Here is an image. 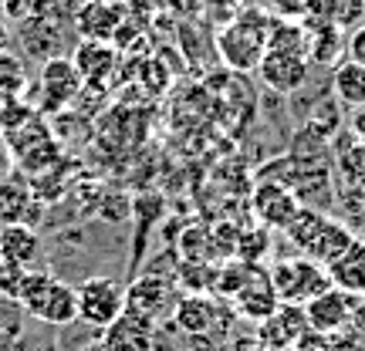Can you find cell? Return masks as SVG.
Masks as SVG:
<instances>
[{"label": "cell", "instance_id": "1f68e13d", "mask_svg": "<svg viewBox=\"0 0 365 351\" xmlns=\"http://www.w3.org/2000/svg\"><path fill=\"white\" fill-rule=\"evenodd\" d=\"M7 44H11V31H7V24L0 21V51H7Z\"/></svg>", "mask_w": 365, "mask_h": 351}, {"label": "cell", "instance_id": "836d02e7", "mask_svg": "<svg viewBox=\"0 0 365 351\" xmlns=\"http://www.w3.org/2000/svg\"><path fill=\"white\" fill-rule=\"evenodd\" d=\"M247 351H277V348H267V345H257V341H254Z\"/></svg>", "mask_w": 365, "mask_h": 351}, {"label": "cell", "instance_id": "7a4b0ae2", "mask_svg": "<svg viewBox=\"0 0 365 351\" xmlns=\"http://www.w3.org/2000/svg\"><path fill=\"white\" fill-rule=\"evenodd\" d=\"M274 294L281 304H308L312 298H318L322 290L331 287L328 271L322 263L308 261V257H294V261H277L267 273Z\"/></svg>", "mask_w": 365, "mask_h": 351}, {"label": "cell", "instance_id": "3957f363", "mask_svg": "<svg viewBox=\"0 0 365 351\" xmlns=\"http://www.w3.org/2000/svg\"><path fill=\"white\" fill-rule=\"evenodd\" d=\"M75 290H78V321L95 331H105L125 311V287L112 277H88Z\"/></svg>", "mask_w": 365, "mask_h": 351}, {"label": "cell", "instance_id": "ac0fdd59", "mask_svg": "<svg viewBox=\"0 0 365 351\" xmlns=\"http://www.w3.org/2000/svg\"><path fill=\"white\" fill-rule=\"evenodd\" d=\"M331 95H335V102L352 108V112L365 108V68L341 58L331 71Z\"/></svg>", "mask_w": 365, "mask_h": 351}, {"label": "cell", "instance_id": "2e32d148", "mask_svg": "<svg viewBox=\"0 0 365 351\" xmlns=\"http://www.w3.org/2000/svg\"><path fill=\"white\" fill-rule=\"evenodd\" d=\"M308 21L328 24L345 34V27L365 24V0H308Z\"/></svg>", "mask_w": 365, "mask_h": 351}, {"label": "cell", "instance_id": "4316f807", "mask_svg": "<svg viewBox=\"0 0 365 351\" xmlns=\"http://www.w3.org/2000/svg\"><path fill=\"white\" fill-rule=\"evenodd\" d=\"M240 240H244V243H250V247L237 250V253L244 257V263H257V257H261V250H267V234H264V226L257 230V234H244Z\"/></svg>", "mask_w": 365, "mask_h": 351}, {"label": "cell", "instance_id": "603a6c76", "mask_svg": "<svg viewBox=\"0 0 365 351\" xmlns=\"http://www.w3.org/2000/svg\"><path fill=\"white\" fill-rule=\"evenodd\" d=\"M27 85V71L21 58L11 51H0V95H21Z\"/></svg>", "mask_w": 365, "mask_h": 351}, {"label": "cell", "instance_id": "44dd1931", "mask_svg": "<svg viewBox=\"0 0 365 351\" xmlns=\"http://www.w3.org/2000/svg\"><path fill=\"white\" fill-rule=\"evenodd\" d=\"M51 281H54L51 271H31V267H27V273L21 277V284L14 290V300H21V308L31 311V308L41 300V294L51 287Z\"/></svg>", "mask_w": 365, "mask_h": 351}, {"label": "cell", "instance_id": "ba28073f", "mask_svg": "<svg viewBox=\"0 0 365 351\" xmlns=\"http://www.w3.org/2000/svg\"><path fill=\"white\" fill-rule=\"evenodd\" d=\"M156 328H159L156 321H149V318L125 308L105 331H98L102 335L98 341L108 351H149L156 345Z\"/></svg>", "mask_w": 365, "mask_h": 351}, {"label": "cell", "instance_id": "ffe728a7", "mask_svg": "<svg viewBox=\"0 0 365 351\" xmlns=\"http://www.w3.org/2000/svg\"><path fill=\"white\" fill-rule=\"evenodd\" d=\"M312 27H304L308 31V61H318V65H339L335 58L345 54V38H341V31L328 24H314L308 21Z\"/></svg>", "mask_w": 365, "mask_h": 351}, {"label": "cell", "instance_id": "484cf974", "mask_svg": "<svg viewBox=\"0 0 365 351\" xmlns=\"http://www.w3.org/2000/svg\"><path fill=\"white\" fill-rule=\"evenodd\" d=\"M291 351H335V341L328 338V335H322V331H304L294 345H291Z\"/></svg>", "mask_w": 365, "mask_h": 351}, {"label": "cell", "instance_id": "f546056e", "mask_svg": "<svg viewBox=\"0 0 365 351\" xmlns=\"http://www.w3.org/2000/svg\"><path fill=\"white\" fill-rule=\"evenodd\" d=\"M349 132H352V142L365 145V108H355L352 122H349Z\"/></svg>", "mask_w": 365, "mask_h": 351}, {"label": "cell", "instance_id": "9a60e30c", "mask_svg": "<svg viewBox=\"0 0 365 351\" xmlns=\"http://www.w3.org/2000/svg\"><path fill=\"white\" fill-rule=\"evenodd\" d=\"M331 287H339L345 294H365V240L355 236V243L345 253H339L335 261L325 267Z\"/></svg>", "mask_w": 365, "mask_h": 351}, {"label": "cell", "instance_id": "8fae6325", "mask_svg": "<svg viewBox=\"0 0 365 351\" xmlns=\"http://www.w3.org/2000/svg\"><path fill=\"white\" fill-rule=\"evenodd\" d=\"M125 308L159 325L163 314L173 311L170 284H166L163 277H156V273H145V277H139V281H132V284L125 287Z\"/></svg>", "mask_w": 365, "mask_h": 351}, {"label": "cell", "instance_id": "277c9868", "mask_svg": "<svg viewBox=\"0 0 365 351\" xmlns=\"http://www.w3.org/2000/svg\"><path fill=\"white\" fill-rule=\"evenodd\" d=\"M81 88L85 85H81V75L75 71L71 58H51V61H44L41 78H38V112H44V115L65 112L68 105L81 95Z\"/></svg>", "mask_w": 365, "mask_h": 351}, {"label": "cell", "instance_id": "52a82bcc", "mask_svg": "<svg viewBox=\"0 0 365 351\" xmlns=\"http://www.w3.org/2000/svg\"><path fill=\"white\" fill-rule=\"evenodd\" d=\"M250 206H254V216H257V223L264 230H287L291 220L298 216L301 203L298 196L291 193L287 186H281V182H261L254 189Z\"/></svg>", "mask_w": 365, "mask_h": 351}, {"label": "cell", "instance_id": "d6986e66", "mask_svg": "<svg viewBox=\"0 0 365 351\" xmlns=\"http://www.w3.org/2000/svg\"><path fill=\"white\" fill-rule=\"evenodd\" d=\"M34 206L31 189L21 179H0V230L27 223V213Z\"/></svg>", "mask_w": 365, "mask_h": 351}, {"label": "cell", "instance_id": "e0dca14e", "mask_svg": "<svg viewBox=\"0 0 365 351\" xmlns=\"http://www.w3.org/2000/svg\"><path fill=\"white\" fill-rule=\"evenodd\" d=\"M41 257V236L34 226L17 223L0 230V263H14V267H31Z\"/></svg>", "mask_w": 365, "mask_h": 351}, {"label": "cell", "instance_id": "f1b7e54d", "mask_svg": "<svg viewBox=\"0 0 365 351\" xmlns=\"http://www.w3.org/2000/svg\"><path fill=\"white\" fill-rule=\"evenodd\" d=\"M349 335H355V338H362L365 341V298L355 304V311H352V321H349Z\"/></svg>", "mask_w": 365, "mask_h": 351}, {"label": "cell", "instance_id": "cb8c5ba5", "mask_svg": "<svg viewBox=\"0 0 365 351\" xmlns=\"http://www.w3.org/2000/svg\"><path fill=\"white\" fill-rule=\"evenodd\" d=\"M257 345H267V348H277V351H291V345H294V338L287 335V328L281 325V318H277V311L267 318V321H261L257 325Z\"/></svg>", "mask_w": 365, "mask_h": 351}, {"label": "cell", "instance_id": "7402d4cb", "mask_svg": "<svg viewBox=\"0 0 365 351\" xmlns=\"http://www.w3.org/2000/svg\"><path fill=\"white\" fill-rule=\"evenodd\" d=\"M339 169H341L345 186H355V189L365 193V145H359V142L345 145V152L339 156Z\"/></svg>", "mask_w": 365, "mask_h": 351}, {"label": "cell", "instance_id": "4dcf8cb0", "mask_svg": "<svg viewBox=\"0 0 365 351\" xmlns=\"http://www.w3.org/2000/svg\"><path fill=\"white\" fill-rule=\"evenodd\" d=\"M159 0H125V14H149Z\"/></svg>", "mask_w": 365, "mask_h": 351}, {"label": "cell", "instance_id": "7c38bea8", "mask_svg": "<svg viewBox=\"0 0 365 351\" xmlns=\"http://www.w3.org/2000/svg\"><path fill=\"white\" fill-rule=\"evenodd\" d=\"M27 314H31L34 321H41V325H51V328L71 325V321H78V290L54 277L51 287L41 294V300Z\"/></svg>", "mask_w": 365, "mask_h": 351}, {"label": "cell", "instance_id": "4fadbf2b", "mask_svg": "<svg viewBox=\"0 0 365 351\" xmlns=\"http://www.w3.org/2000/svg\"><path fill=\"white\" fill-rule=\"evenodd\" d=\"M173 325L186 338H207L210 328L217 325V304L200 294H186L173 304Z\"/></svg>", "mask_w": 365, "mask_h": 351}, {"label": "cell", "instance_id": "5b68a950", "mask_svg": "<svg viewBox=\"0 0 365 351\" xmlns=\"http://www.w3.org/2000/svg\"><path fill=\"white\" fill-rule=\"evenodd\" d=\"M308 71H312V61H308V51H301V48H267L257 65L264 85L281 95L298 91L308 81Z\"/></svg>", "mask_w": 365, "mask_h": 351}, {"label": "cell", "instance_id": "d4e9b609", "mask_svg": "<svg viewBox=\"0 0 365 351\" xmlns=\"http://www.w3.org/2000/svg\"><path fill=\"white\" fill-rule=\"evenodd\" d=\"M31 314L21 308V300H14L11 294L0 290V331H11V335H24V321ZM34 321V318H31Z\"/></svg>", "mask_w": 365, "mask_h": 351}, {"label": "cell", "instance_id": "5bb4252c", "mask_svg": "<svg viewBox=\"0 0 365 351\" xmlns=\"http://www.w3.org/2000/svg\"><path fill=\"white\" fill-rule=\"evenodd\" d=\"M234 308H237V314H240V318H247V321H254V325L267 321V318L281 308V300H277V294H274L267 273H261V267L254 271L250 284L234 298Z\"/></svg>", "mask_w": 365, "mask_h": 351}, {"label": "cell", "instance_id": "83f0119b", "mask_svg": "<svg viewBox=\"0 0 365 351\" xmlns=\"http://www.w3.org/2000/svg\"><path fill=\"white\" fill-rule=\"evenodd\" d=\"M349 61L365 68V24L355 27L352 34H349Z\"/></svg>", "mask_w": 365, "mask_h": 351}, {"label": "cell", "instance_id": "e575fe53", "mask_svg": "<svg viewBox=\"0 0 365 351\" xmlns=\"http://www.w3.org/2000/svg\"><path fill=\"white\" fill-rule=\"evenodd\" d=\"M149 351H170V348H166L163 341H156V345H153V348H149Z\"/></svg>", "mask_w": 365, "mask_h": 351}, {"label": "cell", "instance_id": "6da1fadb", "mask_svg": "<svg viewBox=\"0 0 365 351\" xmlns=\"http://www.w3.org/2000/svg\"><path fill=\"white\" fill-rule=\"evenodd\" d=\"M267 38H271L267 14L247 7L217 34V51H220L223 65L237 68V71H257L264 51H267Z\"/></svg>", "mask_w": 365, "mask_h": 351}, {"label": "cell", "instance_id": "9c48e42d", "mask_svg": "<svg viewBox=\"0 0 365 351\" xmlns=\"http://www.w3.org/2000/svg\"><path fill=\"white\" fill-rule=\"evenodd\" d=\"M71 65L81 75L85 88H102L105 81L115 75L118 48L108 41H78L75 51H71Z\"/></svg>", "mask_w": 365, "mask_h": 351}, {"label": "cell", "instance_id": "d6a6232c", "mask_svg": "<svg viewBox=\"0 0 365 351\" xmlns=\"http://www.w3.org/2000/svg\"><path fill=\"white\" fill-rule=\"evenodd\" d=\"M75 351H108L102 345V341H88V345H81V348H75Z\"/></svg>", "mask_w": 365, "mask_h": 351}, {"label": "cell", "instance_id": "8992f818", "mask_svg": "<svg viewBox=\"0 0 365 351\" xmlns=\"http://www.w3.org/2000/svg\"><path fill=\"white\" fill-rule=\"evenodd\" d=\"M359 294H345L339 287H328L318 298H312L304 304V314H308V325L312 331H322L328 338H339L341 331H349V321H352V311L359 304Z\"/></svg>", "mask_w": 365, "mask_h": 351}, {"label": "cell", "instance_id": "30bf717a", "mask_svg": "<svg viewBox=\"0 0 365 351\" xmlns=\"http://www.w3.org/2000/svg\"><path fill=\"white\" fill-rule=\"evenodd\" d=\"M125 24V7L115 0H88L75 14V34L81 41H115L118 27Z\"/></svg>", "mask_w": 365, "mask_h": 351}, {"label": "cell", "instance_id": "d590c367", "mask_svg": "<svg viewBox=\"0 0 365 351\" xmlns=\"http://www.w3.org/2000/svg\"><path fill=\"white\" fill-rule=\"evenodd\" d=\"M362 298H365V294H362Z\"/></svg>", "mask_w": 365, "mask_h": 351}]
</instances>
